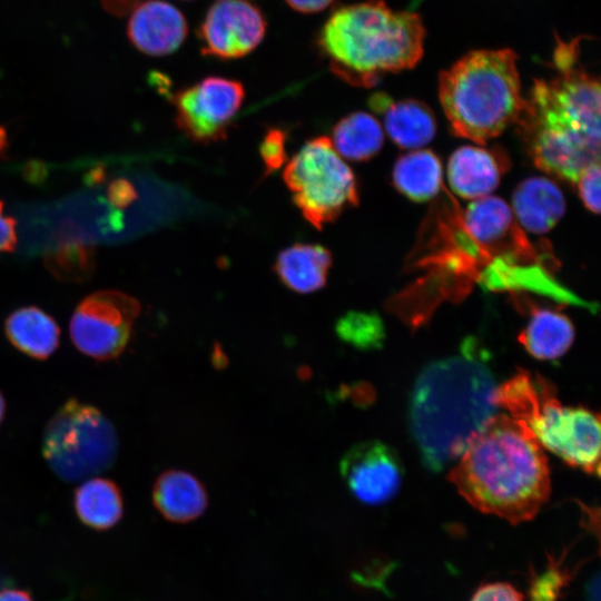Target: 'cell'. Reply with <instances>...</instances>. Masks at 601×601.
I'll return each mask as SVG.
<instances>
[{
  "mask_svg": "<svg viewBox=\"0 0 601 601\" xmlns=\"http://www.w3.org/2000/svg\"><path fill=\"white\" fill-rule=\"evenodd\" d=\"M286 132L280 128H269L260 142L259 154L264 164V177L278 170L287 160Z\"/></svg>",
  "mask_w": 601,
  "mask_h": 601,
  "instance_id": "obj_26",
  "label": "cell"
},
{
  "mask_svg": "<svg viewBox=\"0 0 601 601\" xmlns=\"http://www.w3.org/2000/svg\"><path fill=\"white\" fill-rule=\"evenodd\" d=\"M156 510L168 521L187 523L199 518L206 510V489L193 474L170 470L161 473L152 486Z\"/></svg>",
  "mask_w": 601,
  "mask_h": 601,
  "instance_id": "obj_17",
  "label": "cell"
},
{
  "mask_svg": "<svg viewBox=\"0 0 601 601\" xmlns=\"http://www.w3.org/2000/svg\"><path fill=\"white\" fill-rule=\"evenodd\" d=\"M283 179L303 217L319 230L358 204L356 177L326 136L308 140L288 160Z\"/></svg>",
  "mask_w": 601,
  "mask_h": 601,
  "instance_id": "obj_8",
  "label": "cell"
},
{
  "mask_svg": "<svg viewBox=\"0 0 601 601\" xmlns=\"http://www.w3.org/2000/svg\"><path fill=\"white\" fill-rule=\"evenodd\" d=\"M4 333L14 348L38 361L48 359L60 343L58 324L36 306L12 312L4 322Z\"/></svg>",
  "mask_w": 601,
  "mask_h": 601,
  "instance_id": "obj_19",
  "label": "cell"
},
{
  "mask_svg": "<svg viewBox=\"0 0 601 601\" xmlns=\"http://www.w3.org/2000/svg\"><path fill=\"white\" fill-rule=\"evenodd\" d=\"M494 377L470 351L425 366L411 395L410 426L424 465L442 471L496 414Z\"/></svg>",
  "mask_w": 601,
  "mask_h": 601,
  "instance_id": "obj_3",
  "label": "cell"
},
{
  "mask_svg": "<svg viewBox=\"0 0 601 601\" xmlns=\"http://www.w3.org/2000/svg\"><path fill=\"white\" fill-rule=\"evenodd\" d=\"M339 472L352 494L368 505L393 499L403 480L397 453L380 441L352 446L341 460Z\"/></svg>",
  "mask_w": 601,
  "mask_h": 601,
  "instance_id": "obj_12",
  "label": "cell"
},
{
  "mask_svg": "<svg viewBox=\"0 0 601 601\" xmlns=\"http://www.w3.org/2000/svg\"><path fill=\"white\" fill-rule=\"evenodd\" d=\"M267 20L249 0H215L198 28L204 56L234 60L250 53L263 41Z\"/></svg>",
  "mask_w": 601,
  "mask_h": 601,
  "instance_id": "obj_11",
  "label": "cell"
},
{
  "mask_svg": "<svg viewBox=\"0 0 601 601\" xmlns=\"http://www.w3.org/2000/svg\"><path fill=\"white\" fill-rule=\"evenodd\" d=\"M511 49L474 50L440 73L439 97L451 130L484 144L515 124L524 98Z\"/></svg>",
  "mask_w": 601,
  "mask_h": 601,
  "instance_id": "obj_5",
  "label": "cell"
},
{
  "mask_svg": "<svg viewBox=\"0 0 601 601\" xmlns=\"http://www.w3.org/2000/svg\"><path fill=\"white\" fill-rule=\"evenodd\" d=\"M370 105L372 109L383 114L390 138L401 148H421L435 136V117L422 101L405 99L393 102L386 96L376 93L371 98Z\"/></svg>",
  "mask_w": 601,
  "mask_h": 601,
  "instance_id": "obj_15",
  "label": "cell"
},
{
  "mask_svg": "<svg viewBox=\"0 0 601 601\" xmlns=\"http://www.w3.org/2000/svg\"><path fill=\"white\" fill-rule=\"evenodd\" d=\"M552 62L555 75L534 81L515 124L535 166L574 184L600 161V82L578 40H559Z\"/></svg>",
  "mask_w": 601,
  "mask_h": 601,
  "instance_id": "obj_1",
  "label": "cell"
},
{
  "mask_svg": "<svg viewBox=\"0 0 601 601\" xmlns=\"http://www.w3.org/2000/svg\"><path fill=\"white\" fill-rule=\"evenodd\" d=\"M337 336L359 349L381 346L384 328L381 318L374 313L348 312L335 324Z\"/></svg>",
  "mask_w": 601,
  "mask_h": 601,
  "instance_id": "obj_24",
  "label": "cell"
},
{
  "mask_svg": "<svg viewBox=\"0 0 601 601\" xmlns=\"http://www.w3.org/2000/svg\"><path fill=\"white\" fill-rule=\"evenodd\" d=\"M211 356H213L211 357L213 364L217 368H221L227 364V357H226L225 353L221 351L219 345L218 346L216 345L214 347Z\"/></svg>",
  "mask_w": 601,
  "mask_h": 601,
  "instance_id": "obj_34",
  "label": "cell"
},
{
  "mask_svg": "<svg viewBox=\"0 0 601 601\" xmlns=\"http://www.w3.org/2000/svg\"><path fill=\"white\" fill-rule=\"evenodd\" d=\"M579 196L592 213H600V161L587 167L577 178Z\"/></svg>",
  "mask_w": 601,
  "mask_h": 601,
  "instance_id": "obj_27",
  "label": "cell"
},
{
  "mask_svg": "<svg viewBox=\"0 0 601 601\" xmlns=\"http://www.w3.org/2000/svg\"><path fill=\"white\" fill-rule=\"evenodd\" d=\"M245 89L240 81L208 76L181 88L173 96L177 127L198 144L218 142L243 106Z\"/></svg>",
  "mask_w": 601,
  "mask_h": 601,
  "instance_id": "obj_10",
  "label": "cell"
},
{
  "mask_svg": "<svg viewBox=\"0 0 601 601\" xmlns=\"http://www.w3.org/2000/svg\"><path fill=\"white\" fill-rule=\"evenodd\" d=\"M3 142H4V132H3V130L0 128V148L3 147Z\"/></svg>",
  "mask_w": 601,
  "mask_h": 601,
  "instance_id": "obj_36",
  "label": "cell"
},
{
  "mask_svg": "<svg viewBox=\"0 0 601 601\" xmlns=\"http://www.w3.org/2000/svg\"><path fill=\"white\" fill-rule=\"evenodd\" d=\"M392 178L403 195L414 201H425L440 191L442 165L431 150L411 151L397 159Z\"/></svg>",
  "mask_w": 601,
  "mask_h": 601,
  "instance_id": "obj_22",
  "label": "cell"
},
{
  "mask_svg": "<svg viewBox=\"0 0 601 601\" xmlns=\"http://www.w3.org/2000/svg\"><path fill=\"white\" fill-rule=\"evenodd\" d=\"M109 196L117 206H126L136 198V191L127 180H116L109 189Z\"/></svg>",
  "mask_w": 601,
  "mask_h": 601,
  "instance_id": "obj_30",
  "label": "cell"
},
{
  "mask_svg": "<svg viewBox=\"0 0 601 601\" xmlns=\"http://www.w3.org/2000/svg\"><path fill=\"white\" fill-rule=\"evenodd\" d=\"M424 39L417 13L367 0L333 10L315 42L335 76L351 86L371 88L390 72L415 67Z\"/></svg>",
  "mask_w": 601,
  "mask_h": 601,
  "instance_id": "obj_4",
  "label": "cell"
},
{
  "mask_svg": "<svg viewBox=\"0 0 601 601\" xmlns=\"http://www.w3.org/2000/svg\"><path fill=\"white\" fill-rule=\"evenodd\" d=\"M119 449L112 422L96 406L67 400L46 424L41 452L62 481L87 480L111 469Z\"/></svg>",
  "mask_w": 601,
  "mask_h": 601,
  "instance_id": "obj_7",
  "label": "cell"
},
{
  "mask_svg": "<svg viewBox=\"0 0 601 601\" xmlns=\"http://www.w3.org/2000/svg\"><path fill=\"white\" fill-rule=\"evenodd\" d=\"M471 601H524V597L508 582H489L476 589Z\"/></svg>",
  "mask_w": 601,
  "mask_h": 601,
  "instance_id": "obj_28",
  "label": "cell"
},
{
  "mask_svg": "<svg viewBox=\"0 0 601 601\" xmlns=\"http://www.w3.org/2000/svg\"><path fill=\"white\" fill-rule=\"evenodd\" d=\"M384 142L381 124L372 115L355 111L343 117L333 128V147L352 161H365L375 156Z\"/></svg>",
  "mask_w": 601,
  "mask_h": 601,
  "instance_id": "obj_23",
  "label": "cell"
},
{
  "mask_svg": "<svg viewBox=\"0 0 601 601\" xmlns=\"http://www.w3.org/2000/svg\"><path fill=\"white\" fill-rule=\"evenodd\" d=\"M506 168L508 159L494 149L463 146L449 159L447 180L456 195L474 200L490 196Z\"/></svg>",
  "mask_w": 601,
  "mask_h": 601,
  "instance_id": "obj_14",
  "label": "cell"
},
{
  "mask_svg": "<svg viewBox=\"0 0 601 601\" xmlns=\"http://www.w3.org/2000/svg\"><path fill=\"white\" fill-rule=\"evenodd\" d=\"M449 477L472 506L512 524L532 520L551 491L542 445L505 414H495L469 442Z\"/></svg>",
  "mask_w": 601,
  "mask_h": 601,
  "instance_id": "obj_2",
  "label": "cell"
},
{
  "mask_svg": "<svg viewBox=\"0 0 601 601\" xmlns=\"http://www.w3.org/2000/svg\"><path fill=\"white\" fill-rule=\"evenodd\" d=\"M73 508L82 524L97 531H105L121 520L124 497L121 490L112 480L92 476L75 490Z\"/></svg>",
  "mask_w": 601,
  "mask_h": 601,
  "instance_id": "obj_20",
  "label": "cell"
},
{
  "mask_svg": "<svg viewBox=\"0 0 601 601\" xmlns=\"http://www.w3.org/2000/svg\"><path fill=\"white\" fill-rule=\"evenodd\" d=\"M571 580V573L562 568L561 561L549 560L546 568L540 572H532L530 579V601H558L562 591Z\"/></svg>",
  "mask_w": 601,
  "mask_h": 601,
  "instance_id": "obj_25",
  "label": "cell"
},
{
  "mask_svg": "<svg viewBox=\"0 0 601 601\" xmlns=\"http://www.w3.org/2000/svg\"><path fill=\"white\" fill-rule=\"evenodd\" d=\"M493 402L523 422L542 446L565 463L599 475V416L583 407L562 406L554 385L546 378L519 370L495 387Z\"/></svg>",
  "mask_w": 601,
  "mask_h": 601,
  "instance_id": "obj_6",
  "label": "cell"
},
{
  "mask_svg": "<svg viewBox=\"0 0 601 601\" xmlns=\"http://www.w3.org/2000/svg\"><path fill=\"white\" fill-rule=\"evenodd\" d=\"M574 327L562 313L532 307L530 319L519 335V342L533 357L555 359L572 345Z\"/></svg>",
  "mask_w": 601,
  "mask_h": 601,
  "instance_id": "obj_21",
  "label": "cell"
},
{
  "mask_svg": "<svg viewBox=\"0 0 601 601\" xmlns=\"http://www.w3.org/2000/svg\"><path fill=\"white\" fill-rule=\"evenodd\" d=\"M128 38L142 53L161 57L175 52L188 36L184 13L164 0H147L131 13Z\"/></svg>",
  "mask_w": 601,
  "mask_h": 601,
  "instance_id": "obj_13",
  "label": "cell"
},
{
  "mask_svg": "<svg viewBox=\"0 0 601 601\" xmlns=\"http://www.w3.org/2000/svg\"><path fill=\"white\" fill-rule=\"evenodd\" d=\"M140 312L139 302L122 292L99 290L85 297L69 324L73 346L99 362L118 358L126 349Z\"/></svg>",
  "mask_w": 601,
  "mask_h": 601,
  "instance_id": "obj_9",
  "label": "cell"
},
{
  "mask_svg": "<svg viewBox=\"0 0 601 601\" xmlns=\"http://www.w3.org/2000/svg\"><path fill=\"white\" fill-rule=\"evenodd\" d=\"M332 264V254L326 247L299 243L277 255L274 272L290 290L309 294L325 286Z\"/></svg>",
  "mask_w": 601,
  "mask_h": 601,
  "instance_id": "obj_18",
  "label": "cell"
},
{
  "mask_svg": "<svg viewBox=\"0 0 601 601\" xmlns=\"http://www.w3.org/2000/svg\"><path fill=\"white\" fill-rule=\"evenodd\" d=\"M334 0H285L295 11L302 13H315L323 11L333 3Z\"/></svg>",
  "mask_w": 601,
  "mask_h": 601,
  "instance_id": "obj_31",
  "label": "cell"
},
{
  "mask_svg": "<svg viewBox=\"0 0 601 601\" xmlns=\"http://www.w3.org/2000/svg\"><path fill=\"white\" fill-rule=\"evenodd\" d=\"M4 413H6V401H4V397H3V395H2V393L0 391V424L3 421Z\"/></svg>",
  "mask_w": 601,
  "mask_h": 601,
  "instance_id": "obj_35",
  "label": "cell"
},
{
  "mask_svg": "<svg viewBox=\"0 0 601 601\" xmlns=\"http://www.w3.org/2000/svg\"><path fill=\"white\" fill-rule=\"evenodd\" d=\"M0 601H33V599L26 590L10 588L0 590Z\"/></svg>",
  "mask_w": 601,
  "mask_h": 601,
  "instance_id": "obj_32",
  "label": "cell"
},
{
  "mask_svg": "<svg viewBox=\"0 0 601 601\" xmlns=\"http://www.w3.org/2000/svg\"><path fill=\"white\" fill-rule=\"evenodd\" d=\"M184 1H193V0H184Z\"/></svg>",
  "mask_w": 601,
  "mask_h": 601,
  "instance_id": "obj_37",
  "label": "cell"
},
{
  "mask_svg": "<svg viewBox=\"0 0 601 601\" xmlns=\"http://www.w3.org/2000/svg\"><path fill=\"white\" fill-rule=\"evenodd\" d=\"M512 207L515 219L524 229L533 234H544L563 217L565 200L552 180L532 177L515 188Z\"/></svg>",
  "mask_w": 601,
  "mask_h": 601,
  "instance_id": "obj_16",
  "label": "cell"
},
{
  "mask_svg": "<svg viewBox=\"0 0 601 601\" xmlns=\"http://www.w3.org/2000/svg\"><path fill=\"white\" fill-rule=\"evenodd\" d=\"M17 245L16 220L3 211L0 201V253L12 252Z\"/></svg>",
  "mask_w": 601,
  "mask_h": 601,
  "instance_id": "obj_29",
  "label": "cell"
},
{
  "mask_svg": "<svg viewBox=\"0 0 601 601\" xmlns=\"http://www.w3.org/2000/svg\"><path fill=\"white\" fill-rule=\"evenodd\" d=\"M600 578L599 573L591 579L587 585V601H600Z\"/></svg>",
  "mask_w": 601,
  "mask_h": 601,
  "instance_id": "obj_33",
  "label": "cell"
}]
</instances>
